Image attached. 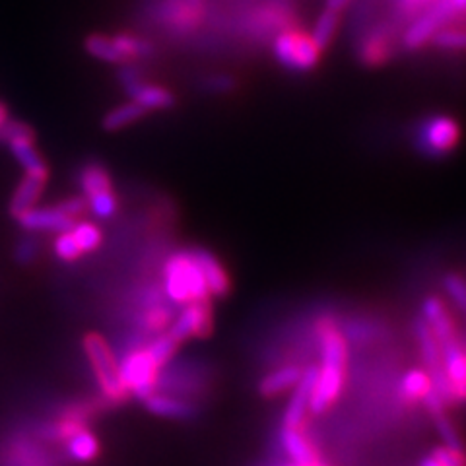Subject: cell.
I'll return each instance as SVG.
<instances>
[{
	"mask_svg": "<svg viewBox=\"0 0 466 466\" xmlns=\"http://www.w3.org/2000/svg\"><path fill=\"white\" fill-rule=\"evenodd\" d=\"M164 291L173 305L210 299V291L193 251H175L166 260Z\"/></svg>",
	"mask_w": 466,
	"mask_h": 466,
	"instance_id": "obj_1",
	"label": "cell"
},
{
	"mask_svg": "<svg viewBox=\"0 0 466 466\" xmlns=\"http://www.w3.org/2000/svg\"><path fill=\"white\" fill-rule=\"evenodd\" d=\"M82 346L87 361H90V368L94 371L104 402L113 406L127 402L130 395L123 385L119 360L113 354L109 342L97 332H87L82 340Z\"/></svg>",
	"mask_w": 466,
	"mask_h": 466,
	"instance_id": "obj_2",
	"label": "cell"
},
{
	"mask_svg": "<svg viewBox=\"0 0 466 466\" xmlns=\"http://www.w3.org/2000/svg\"><path fill=\"white\" fill-rule=\"evenodd\" d=\"M272 51L276 61L286 70L299 72V75L315 70L323 56V51L319 49L311 34L298 25L286 27L280 34H276Z\"/></svg>",
	"mask_w": 466,
	"mask_h": 466,
	"instance_id": "obj_3",
	"label": "cell"
},
{
	"mask_svg": "<svg viewBox=\"0 0 466 466\" xmlns=\"http://www.w3.org/2000/svg\"><path fill=\"white\" fill-rule=\"evenodd\" d=\"M462 140V127L449 115H431L418 125L414 144L426 157H445L457 150Z\"/></svg>",
	"mask_w": 466,
	"mask_h": 466,
	"instance_id": "obj_4",
	"label": "cell"
},
{
	"mask_svg": "<svg viewBox=\"0 0 466 466\" xmlns=\"http://www.w3.org/2000/svg\"><path fill=\"white\" fill-rule=\"evenodd\" d=\"M119 368L123 385L128 390V395L140 400H146L152 392H156L159 375L164 371L152 360L146 346L140 344L127 350V354L119 361Z\"/></svg>",
	"mask_w": 466,
	"mask_h": 466,
	"instance_id": "obj_5",
	"label": "cell"
},
{
	"mask_svg": "<svg viewBox=\"0 0 466 466\" xmlns=\"http://www.w3.org/2000/svg\"><path fill=\"white\" fill-rule=\"evenodd\" d=\"M214 330V311L210 299L193 301L183 305V309L177 317H173L167 329L169 337L183 344L193 339H207Z\"/></svg>",
	"mask_w": 466,
	"mask_h": 466,
	"instance_id": "obj_6",
	"label": "cell"
},
{
	"mask_svg": "<svg viewBox=\"0 0 466 466\" xmlns=\"http://www.w3.org/2000/svg\"><path fill=\"white\" fill-rule=\"evenodd\" d=\"M455 16H459V10L453 0H437L426 14H421V18H418L410 27L406 29V34L402 37V47L406 51L421 49L428 41H431V37L440 32L443 25H447V22H451Z\"/></svg>",
	"mask_w": 466,
	"mask_h": 466,
	"instance_id": "obj_7",
	"label": "cell"
},
{
	"mask_svg": "<svg viewBox=\"0 0 466 466\" xmlns=\"http://www.w3.org/2000/svg\"><path fill=\"white\" fill-rule=\"evenodd\" d=\"M344 381H346V368L330 366V363H320L317 381L313 387L311 402H309V412L315 416L325 414L329 408L340 399Z\"/></svg>",
	"mask_w": 466,
	"mask_h": 466,
	"instance_id": "obj_8",
	"label": "cell"
},
{
	"mask_svg": "<svg viewBox=\"0 0 466 466\" xmlns=\"http://www.w3.org/2000/svg\"><path fill=\"white\" fill-rule=\"evenodd\" d=\"M317 373H319V366H311L308 370H303L301 379L294 387V395H291V399L286 406L284 428H296V430L303 428L305 420H308V414H309V402H311L313 387L317 381Z\"/></svg>",
	"mask_w": 466,
	"mask_h": 466,
	"instance_id": "obj_9",
	"label": "cell"
},
{
	"mask_svg": "<svg viewBox=\"0 0 466 466\" xmlns=\"http://www.w3.org/2000/svg\"><path fill=\"white\" fill-rule=\"evenodd\" d=\"M16 222L22 229L32 233H63L76 224V220H72V218L66 216L56 204L46 208H29L16 216Z\"/></svg>",
	"mask_w": 466,
	"mask_h": 466,
	"instance_id": "obj_10",
	"label": "cell"
},
{
	"mask_svg": "<svg viewBox=\"0 0 466 466\" xmlns=\"http://www.w3.org/2000/svg\"><path fill=\"white\" fill-rule=\"evenodd\" d=\"M397 46L395 37H392L390 29L387 25H379L361 39L360 43V63L370 68H377L387 65L392 56H395Z\"/></svg>",
	"mask_w": 466,
	"mask_h": 466,
	"instance_id": "obj_11",
	"label": "cell"
},
{
	"mask_svg": "<svg viewBox=\"0 0 466 466\" xmlns=\"http://www.w3.org/2000/svg\"><path fill=\"white\" fill-rule=\"evenodd\" d=\"M443 370L451 385L453 402H466V350L461 340H453L441 346Z\"/></svg>",
	"mask_w": 466,
	"mask_h": 466,
	"instance_id": "obj_12",
	"label": "cell"
},
{
	"mask_svg": "<svg viewBox=\"0 0 466 466\" xmlns=\"http://www.w3.org/2000/svg\"><path fill=\"white\" fill-rule=\"evenodd\" d=\"M198 267L202 270L204 282L210 291V298H226L231 291V279L226 270V267L220 262L212 251L204 249V247H197L193 249Z\"/></svg>",
	"mask_w": 466,
	"mask_h": 466,
	"instance_id": "obj_13",
	"label": "cell"
},
{
	"mask_svg": "<svg viewBox=\"0 0 466 466\" xmlns=\"http://www.w3.org/2000/svg\"><path fill=\"white\" fill-rule=\"evenodd\" d=\"M421 313H424V320L430 325L435 339L440 340L441 346L459 340L455 319L451 317L447 305L440 298L437 296L426 298L424 303H421Z\"/></svg>",
	"mask_w": 466,
	"mask_h": 466,
	"instance_id": "obj_14",
	"label": "cell"
},
{
	"mask_svg": "<svg viewBox=\"0 0 466 466\" xmlns=\"http://www.w3.org/2000/svg\"><path fill=\"white\" fill-rule=\"evenodd\" d=\"M128 97L140 104L146 111H164L175 106V96L164 86H156L144 82V78H137L123 86Z\"/></svg>",
	"mask_w": 466,
	"mask_h": 466,
	"instance_id": "obj_15",
	"label": "cell"
},
{
	"mask_svg": "<svg viewBox=\"0 0 466 466\" xmlns=\"http://www.w3.org/2000/svg\"><path fill=\"white\" fill-rule=\"evenodd\" d=\"M146 408L159 418H171V420H191L197 416V404L185 397L169 395V392L156 390L144 400Z\"/></svg>",
	"mask_w": 466,
	"mask_h": 466,
	"instance_id": "obj_16",
	"label": "cell"
},
{
	"mask_svg": "<svg viewBox=\"0 0 466 466\" xmlns=\"http://www.w3.org/2000/svg\"><path fill=\"white\" fill-rule=\"evenodd\" d=\"M280 443H282V449L286 451L288 459L296 466H317L320 461H323L317 453L315 445L303 435L301 430L282 428Z\"/></svg>",
	"mask_w": 466,
	"mask_h": 466,
	"instance_id": "obj_17",
	"label": "cell"
},
{
	"mask_svg": "<svg viewBox=\"0 0 466 466\" xmlns=\"http://www.w3.org/2000/svg\"><path fill=\"white\" fill-rule=\"evenodd\" d=\"M46 185H47V179H39V177H34V175L25 173L10 198V207H8L10 214L16 218L22 212L34 208L39 202L43 191H46Z\"/></svg>",
	"mask_w": 466,
	"mask_h": 466,
	"instance_id": "obj_18",
	"label": "cell"
},
{
	"mask_svg": "<svg viewBox=\"0 0 466 466\" xmlns=\"http://www.w3.org/2000/svg\"><path fill=\"white\" fill-rule=\"evenodd\" d=\"M8 148L12 156L16 157V162L24 167L27 175H34V177L39 179H47L49 177V169L47 164L43 162L41 154L37 152L34 138H22V140H14L8 144Z\"/></svg>",
	"mask_w": 466,
	"mask_h": 466,
	"instance_id": "obj_19",
	"label": "cell"
},
{
	"mask_svg": "<svg viewBox=\"0 0 466 466\" xmlns=\"http://www.w3.org/2000/svg\"><path fill=\"white\" fill-rule=\"evenodd\" d=\"M301 373H303V370L298 366H284L280 370H274L272 373L260 379L258 392L267 399L279 397V395H282V392H288L298 385V381L301 379Z\"/></svg>",
	"mask_w": 466,
	"mask_h": 466,
	"instance_id": "obj_20",
	"label": "cell"
},
{
	"mask_svg": "<svg viewBox=\"0 0 466 466\" xmlns=\"http://www.w3.org/2000/svg\"><path fill=\"white\" fill-rule=\"evenodd\" d=\"M78 185L82 188V197L87 200L99 193L113 191V181L109 171L101 164H86L78 171Z\"/></svg>",
	"mask_w": 466,
	"mask_h": 466,
	"instance_id": "obj_21",
	"label": "cell"
},
{
	"mask_svg": "<svg viewBox=\"0 0 466 466\" xmlns=\"http://www.w3.org/2000/svg\"><path fill=\"white\" fill-rule=\"evenodd\" d=\"M433 390V381L428 370L424 368H414L408 373H404L400 381V397L408 402H424L426 397Z\"/></svg>",
	"mask_w": 466,
	"mask_h": 466,
	"instance_id": "obj_22",
	"label": "cell"
},
{
	"mask_svg": "<svg viewBox=\"0 0 466 466\" xmlns=\"http://www.w3.org/2000/svg\"><path fill=\"white\" fill-rule=\"evenodd\" d=\"M66 443V455L75 462H92L99 457V440L90 428H84L76 431L65 441Z\"/></svg>",
	"mask_w": 466,
	"mask_h": 466,
	"instance_id": "obj_23",
	"label": "cell"
},
{
	"mask_svg": "<svg viewBox=\"0 0 466 466\" xmlns=\"http://www.w3.org/2000/svg\"><path fill=\"white\" fill-rule=\"evenodd\" d=\"M173 317H175L173 309L167 308L166 303H162V301L150 303V305H146L142 315H140V329L144 334H152V337H156V334L167 332Z\"/></svg>",
	"mask_w": 466,
	"mask_h": 466,
	"instance_id": "obj_24",
	"label": "cell"
},
{
	"mask_svg": "<svg viewBox=\"0 0 466 466\" xmlns=\"http://www.w3.org/2000/svg\"><path fill=\"white\" fill-rule=\"evenodd\" d=\"M111 41H113L116 53L121 55L125 63L138 61V58H150L156 51L150 41H146V39L137 37V35H130V34L113 35Z\"/></svg>",
	"mask_w": 466,
	"mask_h": 466,
	"instance_id": "obj_25",
	"label": "cell"
},
{
	"mask_svg": "<svg viewBox=\"0 0 466 466\" xmlns=\"http://www.w3.org/2000/svg\"><path fill=\"white\" fill-rule=\"evenodd\" d=\"M6 466H51L39 447L25 440L14 441L6 451Z\"/></svg>",
	"mask_w": 466,
	"mask_h": 466,
	"instance_id": "obj_26",
	"label": "cell"
},
{
	"mask_svg": "<svg viewBox=\"0 0 466 466\" xmlns=\"http://www.w3.org/2000/svg\"><path fill=\"white\" fill-rule=\"evenodd\" d=\"M146 113L148 111H146L140 104H137V101L130 99L128 104L116 106L104 116V128L109 130V133H115V130H121L128 125L140 121Z\"/></svg>",
	"mask_w": 466,
	"mask_h": 466,
	"instance_id": "obj_27",
	"label": "cell"
},
{
	"mask_svg": "<svg viewBox=\"0 0 466 466\" xmlns=\"http://www.w3.org/2000/svg\"><path fill=\"white\" fill-rule=\"evenodd\" d=\"M431 43L437 51L466 53V25H443Z\"/></svg>",
	"mask_w": 466,
	"mask_h": 466,
	"instance_id": "obj_28",
	"label": "cell"
},
{
	"mask_svg": "<svg viewBox=\"0 0 466 466\" xmlns=\"http://www.w3.org/2000/svg\"><path fill=\"white\" fill-rule=\"evenodd\" d=\"M339 25H340V12H334L330 8H327L323 14H320L315 27H313V39L319 46L320 51H327L330 47V43L339 32Z\"/></svg>",
	"mask_w": 466,
	"mask_h": 466,
	"instance_id": "obj_29",
	"label": "cell"
},
{
	"mask_svg": "<svg viewBox=\"0 0 466 466\" xmlns=\"http://www.w3.org/2000/svg\"><path fill=\"white\" fill-rule=\"evenodd\" d=\"M144 346H146V350H148V354L152 356V360L162 370H166L169 366V361L173 360L175 352H177V348H179V344L175 342L167 332L156 334V337H152V340H148Z\"/></svg>",
	"mask_w": 466,
	"mask_h": 466,
	"instance_id": "obj_30",
	"label": "cell"
},
{
	"mask_svg": "<svg viewBox=\"0 0 466 466\" xmlns=\"http://www.w3.org/2000/svg\"><path fill=\"white\" fill-rule=\"evenodd\" d=\"M86 51L90 53L92 56L99 58V61H104V63H111V65H123L125 63L121 55L116 53L111 37H107V35L92 34L90 37L86 39Z\"/></svg>",
	"mask_w": 466,
	"mask_h": 466,
	"instance_id": "obj_31",
	"label": "cell"
},
{
	"mask_svg": "<svg viewBox=\"0 0 466 466\" xmlns=\"http://www.w3.org/2000/svg\"><path fill=\"white\" fill-rule=\"evenodd\" d=\"M70 233H72V238L76 239L82 255L96 251L101 245V239H104V236H101V229L92 222H76L70 228Z\"/></svg>",
	"mask_w": 466,
	"mask_h": 466,
	"instance_id": "obj_32",
	"label": "cell"
},
{
	"mask_svg": "<svg viewBox=\"0 0 466 466\" xmlns=\"http://www.w3.org/2000/svg\"><path fill=\"white\" fill-rule=\"evenodd\" d=\"M87 210H90L99 220H109V218L115 216L116 208H119V200H116V195L113 191L99 193L92 198H87Z\"/></svg>",
	"mask_w": 466,
	"mask_h": 466,
	"instance_id": "obj_33",
	"label": "cell"
},
{
	"mask_svg": "<svg viewBox=\"0 0 466 466\" xmlns=\"http://www.w3.org/2000/svg\"><path fill=\"white\" fill-rule=\"evenodd\" d=\"M53 251H55V255L58 258L65 260V262H75V260H78L82 257L80 247H78L76 239L72 238L70 229L58 233L55 243H53Z\"/></svg>",
	"mask_w": 466,
	"mask_h": 466,
	"instance_id": "obj_34",
	"label": "cell"
},
{
	"mask_svg": "<svg viewBox=\"0 0 466 466\" xmlns=\"http://www.w3.org/2000/svg\"><path fill=\"white\" fill-rule=\"evenodd\" d=\"M22 138H35L32 127L22 121H10V119L5 125H0V142L3 144L8 146L14 140H22Z\"/></svg>",
	"mask_w": 466,
	"mask_h": 466,
	"instance_id": "obj_35",
	"label": "cell"
},
{
	"mask_svg": "<svg viewBox=\"0 0 466 466\" xmlns=\"http://www.w3.org/2000/svg\"><path fill=\"white\" fill-rule=\"evenodd\" d=\"M443 286L447 294L453 298V301L459 305L461 311L466 313V280L457 272H449L443 279Z\"/></svg>",
	"mask_w": 466,
	"mask_h": 466,
	"instance_id": "obj_36",
	"label": "cell"
},
{
	"mask_svg": "<svg viewBox=\"0 0 466 466\" xmlns=\"http://www.w3.org/2000/svg\"><path fill=\"white\" fill-rule=\"evenodd\" d=\"M435 428L437 431H440V435L443 437V441L447 447H455V449H464L462 447V440L459 437V431L457 428L451 424V420L445 416V414H440L435 416Z\"/></svg>",
	"mask_w": 466,
	"mask_h": 466,
	"instance_id": "obj_37",
	"label": "cell"
},
{
	"mask_svg": "<svg viewBox=\"0 0 466 466\" xmlns=\"http://www.w3.org/2000/svg\"><path fill=\"white\" fill-rule=\"evenodd\" d=\"M437 461H440L441 466H466V455L464 449H455V447H437L431 453Z\"/></svg>",
	"mask_w": 466,
	"mask_h": 466,
	"instance_id": "obj_38",
	"label": "cell"
},
{
	"mask_svg": "<svg viewBox=\"0 0 466 466\" xmlns=\"http://www.w3.org/2000/svg\"><path fill=\"white\" fill-rule=\"evenodd\" d=\"M58 208H61L66 216H70L72 220H78V218L82 214L87 212V202L84 197H70V198H65L56 204Z\"/></svg>",
	"mask_w": 466,
	"mask_h": 466,
	"instance_id": "obj_39",
	"label": "cell"
},
{
	"mask_svg": "<svg viewBox=\"0 0 466 466\" xmlns=\"http://www.w3.org/2000/svg\"><path fill=\"white\" fill-rule=\"evenodd\" d=\"M35 257H37L35 241L29 239V238L22 239L16 247V260L22 262V265H29V262H32Z\"/></svg>",
	"mask_w": 466,
	"mask_h": 466,
	"instance_id": "obj_40",
	"label": "cell"
},
{
	"mask_svg": "<svg viewBox=\"0 0 466 466\" xmlns=\"http://www.w3.org/2000/svg\"><path fill=\"white\" fill-rule=\"evenodd\" d=\"M233 87V80L229 76H214L210 78V90L218 92H228Z\"/></svg>",
	"mask_w": 466,
	"mask_h": 466,
	"instance_id": "obj_41",
	"label": "cell"
},
{
	"mask_svg": "<svg viewBox=\"0 0 466 466\" xmlns=\"http://www.w3.org/2000/svg\"><path fill=\"white\" fill-rule=\"evenodd\" d=\"M352 0H327V8L334 10V12H342Z\"/></svg>",
	"mask_w": 466,
	"mask_h": 466,
	"instance_id": "obj_42",
	"label": "cell"
},
{
	"mask_svg": "<svg viewBox=\"0 0 466 466\" xmlns=\"http://www.w3.org/2000/svg\"><path fill=\"white\" fill-rule=\"evenodd\" d=\"M420 466H441V464H440V461H437L433 455H430V457H426V459H421Z\"/></svg>",
	"mask_w": 466,
	"mask_h": 466,
	"instance_id": "obj_43",
	"label": "cell"
},
{
	"mask_svg": "<svg viewBox=\"0 0 466 466\" xmlns=\"http://www.w3.org/2000/svg\"><path fill=\"white\" fill-rule=\"evenodd\" d=\"M8 121V109L5 104H0V125H5Z\"/></svg>",
	"mask_w": 466,
	"mask_h": 466,
	"instance_id": "obj_44",
	"label": "cell"
},
{
	"mask_svg": "<svg viewBox=\"0 0 466 466\" xmlns=\"http://www.w3.org/2000/svg\"><path fill=\"white\" fill-rule=\"evenodd\" d=\"M280 466H296V464H294V462H291V461H289V462H286V464H280Z\"/></svg>",
	"mask_w": 466,
	"mask_h": 466,
	"instance_id": "obj_45",
	"label": "cell"
},
{
	"mask_svg": "<svg viewBox=\"0 0 466 466\" xmlns=\"http://www.w3.org/2000/svg\"><path fill=\"white\" fill-rule=\"evenodd\" d=\"M317 466H329V464H327V462H325V461H320V462H319V464H317Z\"/></svg>",
	"mask_w": 466,
	"mask_h": 466,
	"instance_id": "obj_46",
	"label": "cell"
}]
</instances>
